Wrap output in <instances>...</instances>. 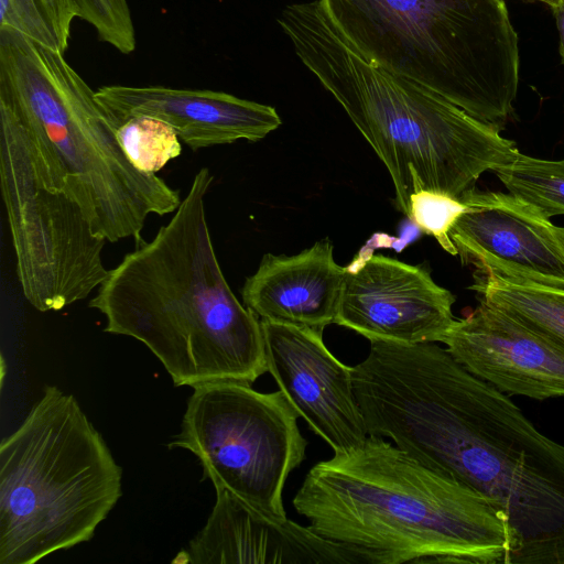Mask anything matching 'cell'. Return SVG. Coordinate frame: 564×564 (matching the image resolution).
Returning <instances> with one entry per match:
<instances>
[{
    "label": "cell",
    "instance_id": "cell-1",
    "mask_svg": "<svg viewBox=\"0 0 564 564\" xmlns=\"http://www.w3.org/2000/svg\"><path fill=\"white\" fill-rule=\"evenodd\" d=\"M351 376L368 435L390 438L507 516V564H564V446L503 392L434 343L370 340Z\"/></svg>",
    "mask_w": 564,
    "mask_h": 564
},
{
    "label": "cell",
    "instance_id": "cell-2",
    "mask_svg": "<svg viewBox=\"0 0 564 564\" xmlns=\"http://www.w3.org/2000/svg\"><path fill=\"white\" fill-rule=\"evenodd\" d=\"M213 178L202 167L170 221L109 270L88 303L106 333L143 343L177 387L251 386L268 371L260 318L238 301L214 250L205 209Z\"/></svg>",
    "mask_w": 564,
    "mask_h": 564
},
{
    "label": "cell",
    "instance_id": "cell-3",
    "mask_svg": "<svg viewBox=\"0 0 564 564\" xmlns=\"http://www.w3.org/2000/svg\"><path fill=\"white\" fill-rule=\"evenodd\" d=\"M317 535L379 564H507V516L489 498L368 435L315 464L293 498Z\"/></svg>",
    "mask_w": 564,
    "mask_h": 564
},
{
    "label": "cell",
    "instance_id": "cell-4",
    "mask_svg": "<svg viewBox=\"0 0 564 564\" xmlns=\"http://www.w3.org/2000/svg\"><path fill=\"white\" fill-rule=\"evenodd\" d=\"M278 23L387 167L405 216L413 193L459 199L482 173L510 162L519 151L499 128L367 57L334 24L321 0L288 6Z\"/></svg>",
    "mask_w": 564,
    "mask_h": 564
},
{
    "label": "cell",
    "instance_id": "cell-5",
    "mask_svg": "<svg viewBox=\"0 0 564 564\" xmlns=\"http://www.w3.org/2000/svg\"><path fill=\"white\" fill-rule=\"evenodd\" d=\"M0 105L22 127L32 161L52 187L74 199L107 242L134 238L150 214L174 213L180 192L133 166L117 122L64 53L0 28Z\"/></svg>",
    "mask_w": 564,
    "mask_h": 564
},
{
    "label": "cell",
    "instance_id": "cell-6",
    "mask_svg": "<svg viewBox=\"0 0 564 564\" xmlns=\"http://www.w3.org/2000/svg\"><path fill=\"white\" fill-rule=\"evenodd\" d=\"M341 33L387 70L502 129L519 86L505 0H321Z\"/></svg>",
    "mask_w": 564,
    "mask_h": 564
},
{
    "label": "cell",
    "instance_id": "cell-7",
    "mask_svg": "<svg viewBox=\"0 0 564 564\" xmlns=\"http://www.w3.org/2000/svg\"><path fill=\"white\" fill-rule=\"evenodd\" d=\"M122 469L73 394L46 386L0 444V564L90 541L122 495Z\"/></svg>",
    "mask_w": 564,
    "mask_h": 564
},
{
    "label": "cell",
    "instance_id": "cell-8",
    "mask_svg": "<svg viewBox=\"0 0 564 564\" xmlns=\"http://www.w3.org/2000/svg\"><path fill=\"white\" fill-rule=\"evenodd\" d=\"M299 417L281 390L262 393L236 381L204 383L194 388L181 432L169 447L189 451L214 487L282 522L288 519L285 481L306 457Z\"/></svg>",
    "mask_w": 564,
    "mask_h": 564
},
{
    "label": "cell",
    "instance_id": "cell-9",
    "mask_svg": "<svg viewBox=\"0 0 564 564\" xmlns=\"http://www.w3.org/2000/svg\"><path fill=\"white\" fill-rule=\"evenodd\" d=\"M0 186L26 301L40 312L86 299L108 271L107 242L80 206L45 182L35 167L21 124L0 105Z\"/></svg>",
    "mask_w": 564,
    "mask_h": 564
},
{
    "label": "cell",
    "instance_id": "cell-10",
    "mask_svg": "<svg viewBox=\"0 0 564 564\" xmlns=\"http://www.w3.org/2000/svg\"><path fill=\"white\" fill-rule=\"evenodd\" d=\"M346 269L335 324L369 340L442 343L456 321L455 296L425 268L369 254Z\"/></svg>",
    "mask_w": 564,
    "mask_h": 564
},
{
    "label": "cell",
    "instance_id": "cell-11",
    "mask_svg": "<svg viewBox=\"0 0 564 564\" xmlns=\"http://www.w3.org/2000/svg\"><path fill=\"white\" fill-rule=\"evenodd\" d=\"M449 237L465 264L564 288V227L511 193L471 188Z\"/></svg>",
    "mask_w": 564,
    "mask_h": 564
},
{
    "label": "cell",
    "instance_id": "cell-12",
    "mask_svg": "<svg viewBox=\"0 0 564 564\" xmlns=\"http://www.w3.org/2000/svg\"><path fill=\"white\" fill-rule=\"evenodd\" d=\"M260 323L268 371L300 417L334 454L360 446L368 430L351 367L327 349L322 332L264 319Z\"/></svg>",
    "mask_w": 564,
    "mask_h": 564
},
{
    "label": "cell",
    "instance_id": "cell-13",
    "mask_svg": "<svg viewBox=\"0 0 564 564\" xmlns=\"http://www.w3.org/2000/svg\"><path fill=\"white\" fill-rule=\"evenodd\" d=\"M204 528L177 564H379L370 551L326 540L290 519L273 521L231 491L215 487Z\"/></svg>",
    "mask_w": 564,
    "mask_h": 564
},
{
    "label": "cell",
    "instance_id": "cell-14",
    "mask_svg": "<svg viewBox=\"0 0 564 564\" xmlns=\"http://www.w3.org/2000/svg\"><path fill=\"white\" fill-rule=\"evenodd\" d=\"M442 343L471 375L503 393L564 397V349L484 302L456 319Z\"/></svg>",
    "mask_w": 564,
    "mask_h": 564
},
{
    "label": "cell",
    "instance_id": "cell-15",
    "mask_svg": "<svg viewBox=\"0 0 564 564\" xmlns=\"http://www.w3.org/2000/svg\"><path fill=\"white\" fill-rule=\"evenodd\" d=\"M95 95L118 126L135 116L160 119L193 151L258 141L281 126L273 107L223 91L108 85Z\"/></svg>",
    "mask_w": 564,
    "mask_h": 564
},
{
    "label": "cell",
    "instance_id": "cell-16",
    "mask_svg": "<svg viewBox=\"0 0 564 564\" xmlns=\"http://www.w3.org/2000/svg\"><path fill=\"white\" fill-rule=\"evenodd\" d=\"M328 238L294 256L265 253L241 289L260 319L318 332L335 323L347 269L336 263Z\"/></svg>",
    "mask_w": 564,
    "mask_h": 564
},
{
    "label": "cell",
    "instance_id": "cell-17",
    "mask_svg": "<svg viewBox=\"0 0 564 564\" xmlns=\"http://www.w3.org/2000/svg\"><path fill=\"white\" fill-rule=\"evenodd\" d=\"M480 302L518 319L564 349V288L477 271Z\"/></svg>",
    "mask_w": 564,
    "mask_h": 564
},
{
    "label": "cell",
    "instance_id": "cell-18",
    "mask_svg": "<svg viewBox=\"0 0 564 564\" xmlns=\"http://www.w3.org/2000/svg\"><path fill=\"white\" fill-rule=\"evenodd\" d=\"M492 172L509 193L547 218L564 215V159L544 160L518 151L510 162Z\"/></svg>",
    "mask_w": 564,
    "mask_h": 564
},
{
    "label": "cell",
    "instance_id": "cell-19",
    "mask_svg": "<svg viewBox=\"0 0 564 564\" xmlns=\"http://www.w3.org/2000/svg\"><path fill=\"white\" fill-rule=\"evenodd\" d=\"M116 135L129 161L145 174H156L182 151L176 131L149 116L124 120L117 127Z\"/></svg>",
    "mask_w": 564,
    "mask_h": 564
},
{
    "label": "cell",
    "instance_id": "cell-20",
    "mask_svg": "<svg viewBox=\"0 0 564 564\" xmlns=\"http://www.w3.org/2000/svg\"><path fill=\"white\" fill-rule=\"evenodd\" d=\"M465 209L466 205L458 198L431 191H417L410 197L406 217L424 234L434 237L446 252L456 256L457 250L449 231Z\"/></svg>",
    "mask_w": 564,
    "mask_h": 564
},
{
    "label": "cell",
    "instance_id": "cell-21",
    "mask_svg": "<svg viewBox=\"0 0 564 564\" xmlns=\"http://www.w3.org/2000/svg\"><path fill=\"white\" fill-rule=\"evenodd\" d=\"M78 18L89 23L100 41L122 54L135 50V31L127 0H74Z\"/></svg>",
    "mask_w": 564,
    "mask_h": 564
},
{
    "label": "cell",
    "instance_id": "cell-22",
    "mask_svg": "<svg viewBox=\"0 0 564 564\" xmlns=\"http://www.w3.org/2000/svg\"><path fill=\"white\" fill-rule=\"evenodd\" d=\"M0 28L14 29L43 48L64 53L37 0H0Z\"/></svg>",
    "mask_w": 564,
    "mask_h": 564
},
{
    "label": "cell",
    "instance_id": "cell-23",
    "mask_svg": "<svg viewBox=\"0 0 564 564\" xmlns=\"http://www.w3.org/2000/svg\"><path fill=\"white\" fill-rule=\"evenodd\" d=\"M59 41L63 52L68 46L73 20L78 17L74 0H37Z\"/></svg>",
    "mask_w": 564,
    "mask_h": 564
},
{
    "label": "cell",
    "instance_id": "cell-24",
    "mask_svg": "<svg viewBox=\"0 0 564 564\" xmlns=\"http://www.w3.org/2000/svg\"><path fill=\"white\" fill-rule=\"evenodd\" d=\"M549 6L552 8L560 34V54L564 63V0H551Z\"/></svg>",
    "mask_w": 564,
    "mask_h": 564
},
{
    "label": "cell",
    "instance_id": "cell-25",
    "mask_svg": "<svg viewBox=\"0 0 564 564\" xmlns=\"http://www.w3.org/2000/svg\"><path fill=\"white\" fill-rule=\"evenodd\" d=\"M539 1H543V2L549 3L551 0H539Z\"/></svg>",
    "mask_w": 564,
    "mask_h": 564
}]
</instances>
